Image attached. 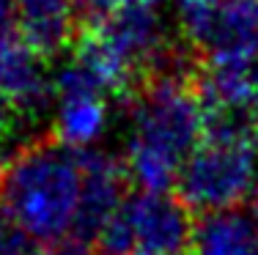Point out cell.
<instances>
[{"label": "cell", "instance_id": "1", "mask_svg": "<svg viewBox=\"0 0 258 255\" xmlns=\"http://www.w3.org/2000/svg\"><path fill=\"white\" fill-rule=\"evenodd\" d=\"M209 129L201 91L176 71H162L132 99L124 170L140 190L168 192Z\"/></svg>", "mask_w": 258, "mask_h": 255}, {"label": "cell", "instance_id": "2", "mask_svg": "<svg viewBox=\"0 0 258 255\" xmlns=\"http://www.w3.org/2000/svg\"><path fill=\"white\" fill-rule=\"evenodd\" d=\"M83 151L58 140L22 148L0 173V209L41 247L80 239Z\"/></svg>", "mask_w": 258, "mask_h": 255}, {"label": "cell", "instance_id": "3", "mask_svg": "<svg viewBox=\"0 0 258 255\" xmlns=\"http://www.w3.org/2000/svg\"><path fill=\"white\" fill-rule=\"evenodd\" d=\"M258 187V140L244 118L209 115V129L187 159L176 190L201 217L233 211Z\"/></svg>", "mask_w": 258, "mask_h": 255}, {"label": "cell", "instance_id": "4", "mask_svg": "<svg viewBox=\"0 0 258 255\" xmlns=\"http://www.w3.org/2000/svg\"><path fill=\"white\" fill-rule=\"evenodd\" d=\"M187 206L170 192H129L99 230L104 255H184L192 244Z\"/></svg>", "mask_w": 258, "mask_h": 255}, {"label": "cell", "instance_id": "5", "mask_svg": "<svg viewBox=\"0 0 258 255\" xmlns=\"http://www.w3.org/2000/svg\"><path fill=\"white\" fill-rule=\"evenodd\" d=\"M113 91L80 58L52 77V129L60 145L75 151H94L110 126Z\"/></svg>", "mask_w": 258, "mask_h": 255}, {"label": "cell", "instance_id": "6", "mask_svg": "<svg viewBox=\"0 0 258 255\" xmlns=\"http://www.w3.org/2000/svg\"><path fill=\"white\" fill-rule=\"evenodd\" d=\"M0 99L11 113L33 115L52 102V77L44 55L33 50L14 28L0 33Z\"/></svg>", "mask_w": 258, "mask_h": 255}, {"label": "cell", "instance_id": "7", "mask_svg": "<svg viewBox=\"0 0 258 255\" xmlns=\"http://www.w3.org/2000/svg\"><path fill=\"white\" fill-rule=\"evenodd\" d=\"M195 44L206 63L214 60H258V0H228L198 30Z\"/></svg>", "mask_w": 258, "mask_h": 255}, {"label": "cell", "instance_id": "8", "mask_svg": "<svg viewBox=\"0 0 258 255\" xmlns=\"http://www.w3.org/2000/svg\"><path fill=\"white\" fill-rule=\"evenodd\" d=\"M83 220H80V239H96L107 220L115 214L124 192L126 170L118 159L104 151H83Z\"/></svg>", "mask_w": 258, "mask_h": 255}, {"label": "cell", "instance_id": "9", "mask_svg": "<svg viewBox=\"0 0 258 255\" xmlns=\"http://www.w3.org/2000/svg\"><path fill=\"white\" fill-rule=\"evenodd\" d=\"M17 33L39 55H55L72 41L80 0H14Z\"/></svg>", "mask_w": 258, "mask_h": 255}, {"label": "cell", "instance_id": "10", "mask_svg": "<svg viewBox=\"0 0 258 255\" xmlns=\"http://www.w3.org/2000/svg\"><path fill=\"white\" fill-rule=\"evenodd\" d=\"M189 255H258V230L250 214L217 211L195 222Z\"/></svg>", "mask_w": 258, "mask_h": 255}, {"label": "cell", "instance_id": "11", "mask_svg": "<svg viewBox=\"0 0 258 255\" xmlns=\"http://www.w3.org/2000/svg\"><path fill=\"white\" fill-rule=\"evenodd\" d=\"M225 3L228 0H176V14H179V22L184 33L189 36V41L198 36V30L206 25L209 17Z\"/></svg>", "mask_w": 258, "mask_h": 255}, {"label": "cell", "instance_id": "12", "mask_svg": "<svg viewBox=\"0 0 258 255\" xmlns=\"http://www.w3.org/2000/svg\"><path fill=\"white\" fill-rule=\"evenodd\" d=\"M138 3H146V0H80V17L88 20V25H99V22L132 9Z\"/></svg>", "mask_w": 258, "mask_h": 255}, {"label": "cell", "instance_id": "13", "mask_svg": "<svg viewBox=\"0 0 258 255\" xmlns=\"http://www.w3.org/2000/svg\"><path fill=\"white\" fill-rule=\"evenodd\" d=\"M0 255H28V239L0 209Z\"/></svg>", "mask_w": 258, "mask_h": 255}, {"label": "cell", "instance_id": "14", "mask_svg": "<svg viewBox=\"0 0 258 255\" xmlns=\"http://www.w3.org/2000/svg\"><path fill=\"white\" fill-rule=\"evenodd\" d=\"M28 255H88L83 250L80 241H60V244H47V247H39V250L28 252Z\"/></svg>", "mask_w": 258, "mask_h": 255}, {"label": "cell", "instance_id": "15", "mask_svg": "<svg viewBox=\"0 0 258 255\" xmlns=\"http://www.w3.org/2000/svg\"><path fill=\"white\" fill-rule=\"evenodd\" d=\"M11 20H14V0H0V33L11 30Z\"/></svg>", "mask_w": 258, "mask_h": 255}, {"label": "cell", "instance_id": "16", "mask_svg": "<svg viewBox=\"0 0 258 255\" xmlns=\"http://www.w3.org/2000/svg\"><path fill=\"white\" fill-rule=\"evenodd\" d=\"M9 165V126L0 124V173Z\"/></svg>", "mask_w": 258, "mask_h": 255}, {"label": "cell", "instance_id": "17", "mask_svg": "<svg viewBox=\"0 0 258 255\" xmlns=\"http://www.w3.org/2000/svg\"><path fill=\"white\" fill-rule=\"evenodd\" d=\"M250 121L258 124V69H255V91H253V105H250Z\"/></svg>", "mask_w": 258, "mask_h": 255}, {"label": "cell", "instance_id": "18", "mask_svg": "<svg viewBox=\"0 0 258 255\" xmlns=\"http://www.w3.org/2000/svg\"><path fill=\"white\" fill-rule=\"evenodd\" d=\"M253 222H255V230H258V192H255V200H253Z\"/></svg>", "mask_w": 258, "mask_h": 255}]
</instances>
